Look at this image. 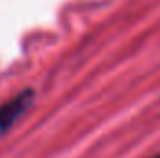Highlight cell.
Here are the masks:
<instances>
[{
	"label": "cell",
	"instance_id": "obj_2",
	"mask_svg": "<svg viewBox=\"0 0 160 158\" xmlns=\"http://www.w3.org/2000/svg\"><path fill=\"white\" fill-rule=\"evenodd\" d=\"M149 158H160V153H157V155H153V156H149Z\"/></svg>",
	"mask_w": 160,
	"mask_h": 158
},
{
	"label": "cell",
	"instance_id": "obj_1",
	"mask_svg": "<svg viewBox=\"0 0 160 158\" xmlns=\"http://www.w3.org/2000/svg\"><path fill=\"white\" fill-rule=\"evenodd\" d=\"M34 102V89L26 87L15 97L0 104V136H4L19 119L22 117Z\"/></svg>",
	"mask_w": 160,
	"mask_h": 158
}]
</instances>
